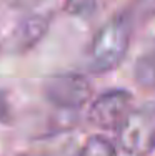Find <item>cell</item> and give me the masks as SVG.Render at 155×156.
<instances>
[{
	"label": "cell",
	"instance_id": "5b68a950",
	"mask_svg": "<svg viewBox=\"0 0 155 156\" xmlns=\"http://www.w3.org/2000/svg\"><path fill=\"white\" fill-rule=\"evenodd\" d=\"M49 30V18L43 15H28L20 22L13 33V47L17 50H28L43 38Z\"/></svg>",
	"mask_w": 155,
	"mask_h": 156
},
{
	"label": "cell",
	"instance_id": "3957f363",
	"mask_svg": "<svg viewBox=\"0 0 155 156\" xmlns=\"http://www.w3.org/2000/svg\"><path fill=\"white\" fill-rule=\"evenodd\" d=\"M43 95L58 110L75 111L87 105V101L90 100L92 85L82 73L62 72L45 80Z\"/></svg>",
	"mask_w": 155,
	"mask_h": 156
},
{
	"label": "cell",
	"instance_id": "52a82bcc",
	"mask_svg": "<svg viewBox=\"0 0 155 156\" xmlns=\"http://www.w3.org/2000/svg\"><path fill=\"white\" fill-rule=\"evenodd\" d=\"M135 81L143 88H155V45L135 63Z\"/></svg>",
	"mask_w": 155,
	"mask_h": 156
},
{
	"label": "cell",
	"instance_id": "8992f818",
	"mask_svg": "<svg viewBox=\"0 0 155 156\" xmlns=\"http://www.w3.org/2000/svg\"><path fill=\"white\" fill-rule=\"evenodd\" d=\"M73 156H117V146L105 135H92Z\"/></svg>",
	"mask_w": 155,
	"mask_h": 156
},
{
	"label": "cell",
	"instance_id": "ba28073f",
	"mask_svg": "<svg viewBox=\"0 0 155 156\" xmlns=\"http://www.w3.org/2000/svg\"><path fill=\"white\" fill-rule=\"evenodd\" d=\"M98 0H65L64 10L77 18H90L97 12Z\"/></svg>",
	"mask_w": 155,
	"mask_h": 156
},
{
	"label": "cell",
	"instance_id": "9c48e42d",
	"mask_svg": "<svg viewBox=\"0 0 155 156\" xmlns=\"http://www.w3.org/2000/svg\"><path fill=\"white\" fill-rule=\"evenodd\" d=\"M137 7L143 13H149L155 10V0H137Z\"/></svg>",
	"mask_w": 155,
	"mask_h": 156
},
{
	"label": "cell",
	"instance_id": "6da1fadb",
	"mask_svg": "<svg viewBox=\"0 0 155 156\" xmlns=\"http://www.w3.org/2000/svg\"><path fill=\"white\" fill-rule=\"evenodd\" d=\"M134 18L130 12L112 15L95 32L88 47V68L94 73H109L127 57L130 48Z\"/></svg>",
	"mask_w": 155,
	"mask_h": 156
},
{
	"label": "cell",
	"instance_id": "277c9868",
	"mask_svg": "<svg viewBox=\"0 0 155 156\" xmlns=\"http://www.w3.org/2000/svg\"><path fill=\"white\" fill-rule=\"evenodd\" d=\"M134 96L128 90L113 88L100 93L88 106L87 118L94 126L102 129H117L125 115L132 110Z\"/></svg>",
	"mask_w": 155,
	"mask_h": 156
},
{
	"label": "cell",
	"instance_id": "7a4b0ae2",
	"mask_svg": "<svg viewBox=\"0 0 155 156\" xmlns=\"http://www.w3.org/2000/svg\"><path fill=\"white\" fill-rule=\"evenodd\" d=\"M117 138L128 156H149L155 151V101L132 108L117 128Z\"/></svg>",
	"mask_w": 155,
	"mask_h": 156
}]
</instances>
